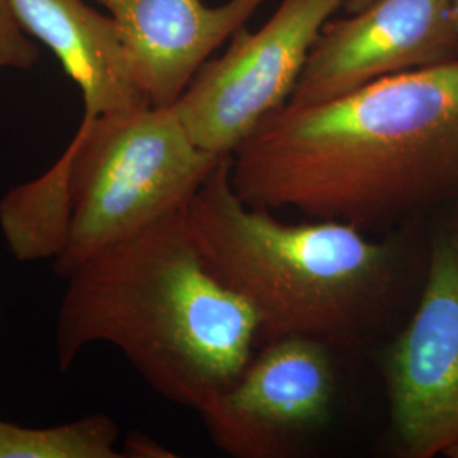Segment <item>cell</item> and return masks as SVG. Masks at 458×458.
Segmentation results:
<instances>
[{"mask_svg": "<svg viewBox=\"0 0 458 458\" xmlns=\"http://www.w3.org/2000/svg\"><path fill=\"white\" fill-rule=\"evenodd\" d=\"M250 206L367 228L458 192V60L284 106L231 155Z\"/></svg>", "mask_w": 458, "mask_h": 458, "instance_id": "obj_1", "label": "cell"}, {"mask_svg": "<svg viewBox=\"0 0 458 458\" xmlns=\"http://www.w3.org/2000/svg\"><path fill=\"white\" fill-rule=\"evenodd\" d=\"M262 325L202 260L185 208L104 248L66 277L55 350L62 372L115 346L148 386L199 411L242 376Z\"/></svg>", "mask_w": 458, "mask_h": 458, "instance_id": "obj_2", "label": "cell"}, {"mask_svg": "<svg viewBox=\"0 0 458 458\" xmlns=\"http://www.w3.org/2000/svg\"><path fill=\"white\" fill-rule=\"evenodd\" d=\"M229 168L231 157L221 158L185 206L208 268L255 310L263 338L360 342L399 293L401 245L338 219L284 223L245 202Z\"/></svg>", "mask_w": 458, "mask_h": 458, "instance_id": "obj_3", "label": "cell"}, {"mask_svg": "<svg viewBox=\"0 0 458 458\" xmlns=\"http://www.w3.org/2000/svg\"><path fill=\"white\" fill-rule=\"evenodd\" d=\"M70 149V226L55 272L66 278L107 246L181 211L221 162L172 107L82 117Z\"/></svg>", "mask_w": 458, "mask_h": 458, "instance_id": "obj_4", "label": "cell"}, {"mask_svg": "<svg viewBox=\"0 0 458 458\" xmlns=\"http://www.w3.org/2000/svg\"><path fill=\"white\" fill-rule=\"evenodd\" d=\"M344 0H280L255 33L242 28L172 106L197 147L231 157L294 92L312 45Z\"/></svg>", "mask_w": 458, "mask_h": 458, "instance_id": "obj_5", "label": "cell"}, {"mask_svg": "<svg viewBox=\"0 0 458 458\" xmlns=\"http://www.w3.org/2000/svg\"><path fill=\"white\" fill-rule=\"evenodd\" d=\"M336 401L331 346L311 338L270 340L228 389L200 410L214 445L234 458H287L327 428Z\"/></svg>", "mask_w": 458, "mask_h": 458, "instance_id": "obj_6", "label": "cell"}, {"mask_svg": "<svg viewBox=\"0 0 458 458\" xmlns=\"http://www.w3.org/2000/svg\"><path fill=\"white\" fill-rule=\"evenodd\" d=\"M384 377L399 450L411 458L448 455L458 446V231L431 245L423 294L391 344Z\"/></svg>", "mask_w": 458, "mask_h": 458, "instance_id": "obj_7", "label": "cell"}, {"mask_svg": "<svg viewBox=\"0 0 458 458\" xmlns=\"http://www.w3.org/2000/svg\"><path fill=\"white\" fill-rule=\"evenodd\" d=\"M457 60L450 0H374L327 21L287 104L327 102L384 77Z\"/></svg>", "mask_w": 458, "mask_h": 458, "instance_id": "obj_8", "label": "cell"}, {"mask_svg": "<svg viewBox=\"0 0 458 458\" xmlns=\"http://www.w3.org/2000/svg\"><path fill=\"white\" fill-rule=\"evenodd\" d=\"M268 0H117L109 13L123 28L136 82L155 107H172L214 51Z\"/></svg>", "mask_w": 458, "mask_h": 458, "instance_id": "obj_9", "label": "cell"}, {"mask_svg": "<svg viewBox=\"0 0 458 458\" xmlns=\"http://www.w3.org/2000/svg\"><path fill=\"white\" fill-rule=\"evenodd\" d=\"M21 28L47 45L83 98V117L151 106L136 82L124 33L113 14L83 0H9Z\"/></svg>", "mask_w": 458, "mask_h": 458, "instance_id": "obj_10", "label": "cell"}, {"mask_svg": "<svg viewBox=\"0 0 458 458\" xmlns=\"http://www.w3.org/2000/svg\"><path fill=\"white\" fill-rule=\"evenodd\" d=\"M70 149L39 179L19 185L0 200V226L17 260L56 259L70 226Z\"/></svg>", "mask_w": 458, "mask_h": 458, "instance_id": "obj_11", "label": "cell"}, {"mask_svg": "<svg viewBox=\"0 0 458 458\" xmlns=\"http://www.w3.org/2000/svg\"><path fill=\"white\" fill-rule=\"evenodd\" d=\"M119 426L96 412L49 428H28L0 420V458H119Z\"/></svg>", "mask_w": 458, "mask_h": 458, "instance_id": "obj_12", "label": "cell"}, {"mask_svg": "<svg viewBox=\"0 0 458 458\" xmlns=\"http://www.w3.org/2000/svg\"><path fill=\"white\" fill-rule=\"evenodd\" d=\"M39 58V51L21 28L9 0H0V72L7 68L30 70Z\"/></svg>", "mask_w": 458, "mask_h": 458, "instance_id": "obj_13", "label": "cell"}, {"mask_svg": "<svg viewBox=\"0 0 458 458\" xmlns=\"http://www.w3.org/2000/svg\"><path fill=\"white\" fill-rule=\"evenodd\" d=\"M123 457L134 458H165L175 457L168 448L162 446L160 443L155 442L153 438L134 433L126 438L124 448H123Z\"/></svg>", "mask_w": 458, "mask_h": 458, "instance_id": "obj_14", "label": "cell"}, {"mask_svg": "<svg viewBox=\"0 0 458 458\" xmlns=\"http://www.w3.org/2000/svg\"><path fill=\"white\" fill-rule=\"evenodd\" d=\"M370 2L374 0H344V7L348 14H353L361 11L363 7H367Z\"/></svg>", "mask_w": 458, "mask_h": 458, "instance_id": "obj_15", "label": "cell"}, {"mask_svg": "<svg viewBox=\"0 0 458 458\" xmlns=\"http://www.w3.org/2000/svg\"><path fill=\"white\" fill-rule=\"evenodd\" d=\"M98 4H102L106 9H107V13H111L113 11V7L115 5V2L117 0H98Z\"/></svg>", "mask_w": 458, "mask_h": 458, "instance_id": "obj_16", "label": "cell"}, {"mask_svg": "<svg viewBox=\"0 0 458 458\" xmlns=\"http://www.w3.org/2000/svg\"><path fill=\"white\" fill-rule=\"evenodd\" d=\"M450 2H452V13H454V19H455L458 30V0H450Z\"/></svg>", "mask_w": 458, "mask_h": 458, "instance_id": "obj_17", "label": "cell"}, {"mask_svg": "<svg viewBox=\"0 0 458 458\" xmlns=\"http://www.w3.org/2000/svg\"><path fill=\"white\" fill-rule=\"evenodd\" d=\"M446 457L458 458V446L457 448H454V450H452V452H450Z\"/></svg>", "mask_w": 458, "mask_h": 458, "instance_id": "obj_18", "label": "cell"}, {"mask_svg": "<svg viewBox=\"0 0 458 458\" xmlns=\"http://www.w3.org/2000/svg\"><path fill=\"white\" fill-rule=\"evenodd\" d=\"M2 319H4V308H2V302H0V327H2Z\"/></svg>", "mask_w": 458, "mask_h": 458, "instance_id": "obj_19", "label": "cell"}, {"mask_svg": "<svg viewBox=\"0 0 458 458\" xmlns=\"http://www.w3.org/2000/svg\"><path fill=\"white\" fill-rule=\"evenodd\" d=\"M454 226H455V228H457V231H458V221H457V223H455V225H454Z\"/></svg>", "mask_w": 458, "mask_h": 458, "instance_id": "obj_20", "label": "cell"}]
</instances>
